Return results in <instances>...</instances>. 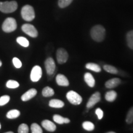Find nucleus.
I'll use <instances>...</instances> for the list:
<instances>
[{
  "instance_id": "1",
  "label": "nucleus",
  "mask_w": 133,
  "mask_h": 133,
  "mask_svg": "<svg viewBox=\"0 0 133 133\" xmlns=\"http://www.w3.org/2000/svg\"><path fill=\"white\" fill-rule=\"evenodd\" d=\"M91 36L94 41L97 42H101L105 38V29L101 25L93 26L91 30Z\"/></svg>"
},
{
  "instance_id": "2",
  "label": "nucleus",
  "mask_w": 133,
  "mask_h": 133,
  "mask_svg": "<svg viewBox=\"0 0 133 133\" xmlns=\"http://www.w3.org/2000/svg\"><path fill=\"white\" fill-rule=\"evenodd\" d=\"M18 5L16 1H5L0 2V11L4 13H11L17 9Z\"/></svg>"
},
{
  "instance_id": "3",
  "label": "nucleus",
  "mask_w": 133,
  "mask_h": 133,
  "mask_svg": "<svg viewBox=\"0 0 133 133\" xmlns=\"http://www.w3.org/2000/svg\"><path fill=\"white\" fill-rule=\"evenodd\" d=\"M21 16L25 21L30 22L33 21L35 17V11L32 6L25 5L21 10Z\"/></svg>"
},
{
  "instance_id": "4",
  "label": "nucleus",
  "mask_w": 133,
  "mask_h": 133,
  "mask_svg": "<svg viewBox=\"0 0 133 133\" xmlns=\"http://www.w3.org/2000/svg\"><path fill=\"white\" fill-rule=\"evenodd\" d=\"M16 21L12 17H8L3 22L2 29L4 32L10 33L15 31L17 29Z\"/></svg>"
},
{
  "instance_id": "5",
  "label": "nucleus",
  "mask_w": 133,
  "mask_h": 133,
  "mask_svg": "<svg viewBox=\"0 0 133 133\" xmlns=\"http://www.w3.org/2000/svg\"><path fill=\"white\" fill-rule=\"evenodd\" d=\"M66 97L68 101H69V102H70L73 105H79L82 102L83 99L81 96L74 91H69L66 93Z\"/></svg>"
},
{
  "instance_id": "6",
  "label": "nucleus",
  "mask_w": 133,
  "mask_h": 133,
  "mask_svg": "<svg viewBox=\"0 0 133 133\" xmlns=\"http://www.w3.org/2000/svg\"><path fill=\"white\" fill-rule=\"evenodd\" d=\"M22 30L25 33L32 38H36L38 36V33L37 30L33 25L29 24H24L22 26Z\"/></svg>"
},
{
  "instance_id": "7",
  "label": "nucleus",
  "mask_w": 133,
  "mask_h": 133,
  "mask_svg": "<svg viewBox=\"0 0 133 133\" xmlns=\"http://www.w3.org/2000/svg\"><path fill=\"white\" fill-rule=\"evenodd\" d=\"M42 76V69L39 65H35L33 67L30 74V79L33 82H37Z\"/></svg>"
},
{
  "instance_id": "8",
  "label": "nucleus",
  "mask_w": 133,
  "mask_h": 133,
  "mask_svg": "<svg viewBox=\"0 0 133 133\" xmlns=\"http://www.w3.org/2000/svg\"><path fill=\"white\" fill-rule=\"evenodd\" d=\"M56 57L59 64H62L65 63L69 59V54L65 49L63 48H59L57 49L56 53Z\"/></svg>"
},
{
  "instance_id": "9",
  "label": "nucleus",
  "mask_w": 133,
  "mask_h": 133,
  "mask_svg": "<svg viewBox=\"0 0 133 133\" xmlns=\"http://www.w3.org/2000/svg\"><path fill=\"white\" fill-rule=\"evenodd\" d=\"M44 65H45L46 70L48 75H52L54 74L55 70H56V64L52 57H49L46 60Z\"/></svg>"
},
{
  "instance_id": "10",
  "label": "nucleus",
  "mask_w": 133,
  "mask_h": 133,
  "mask_svg": "<svg viewBox=\"0 0 133 133\" xmlns=\"http://www.w3.org/2000/svg\"><path fill=\"white\" fill-rule=\"evenodd\" d=\"M101 101V94L99 92H96L93 94L92 96L88 100V102L86 104L88 109H91L95 105Z\"/></svg>"
},
{
  "instance_id": "11",
  "label": "nucleus",
  "mask_w": 133,
  "mask_h": 133,
  "mask_svg": "<svg viewBox=\"0 0 133 133\" xmlns=\"http://www.w3.org/2000/svg\"><path fill=\"white\" fill-rule=\"evenodd\" d=\"M37 94V91L36 89H34V88H31V89H29V91H26L25 92L21 97V100L24 102H26V101H29L31 99H32Z\"/></svg>"
},
{
  "instance_id": "12",
  "label": "nucleus",
  "mask_w": 133,
  "mask_h": 133,
  "mask_svg": "<svg viewBox=\"0 0 133 133\" xmlns=\"http://www.w3.org/2000/svg\"><path fill=\"white\" fill-rule=\"evenodd\" d=\"M41 125L46 130L49 132H54L56 129V126L54 123L48 119H44L41 122Z\"/></svg>"
},
{
  "instance_id": "13",
  "label": "nucleus",
  "mask_w": 133,
  "mask_h": 133,
  "mask_svg": "<svg viewBox=\"0 0 133 133\" xmlns=\"http://www.w3.org/2000/svg\"><path fill=\"white\" fill-rule=\"evenodd\" d=\"M56 83L59 86H68L69 85V81L66 77L62 74H58L56 76Z\"/></svg>"
},
{
  "instance_id": "14",
  "label": "nucleus",
  "mask_w": 133,
  "mask_h": 133,
  "mask_svg": "<svg viewBox=\"0 0 133 133\" xmlns=\"http://www.w3.org/2000/svg\"><path fill=\"white\" fill-rule=\"evenodd\" d=\"M120 83V79L118 78H112L108 80L105 83V86L106 88H109V89H113V88L117 87Z\"/></svg>"
},
{
  "instance_id": "15",
  "label": "nucleus",
  "mask_w": 133,
  "mask_h": 133,
  "mask_svg": "<svg viewBox=\"0 0 133 133\" xmlns=\"http://www.w3.org/2000/svg\"><path fill=\"white\" fill-rule=\"evenodd\" d=\"M84 79L85 82L86 83V84H87L89 87L92 88L95 86V79H94L93 76L90 74V73H86V74H84Z\"/></svg>"
},
{
  "instance_id": "16",
  "label": "nucleus",
  "mask_w": 133,
  "mask_h": 133,
  "mask_svg": "<svg viewBox=\"0 0 133 133\" xmlns=\"http://www.w3.org/2000/svg\"><path fill=\"white\" fill-rule=\"evenodd\" d=\"M53 119L57 124H62L64 123H69L70 120L67 118H64L63 116L59 115H54L53 116Z\"/></svg>"
},
{
  "instance_id": "17",
  "label": "nucleus",
  "mask_w": 133,
  "mask_h": 133,
  "mask_svg": "<svg viewBox=\"0 0 133 133\" xmlns=\"http://www.w3.org/2000/svg\"><path fill=\"white\" fill-rule=\"evenodd\" d=\"M64 102L59 99H52L49 102V107L52 108H57V109L62 108L64 106Z\"/></svg>"
},
{
  "instance_id": "18",
  "label": "nucleus",
  "mask_w": 133,
  "mask_h": 133,
  "mask_svg": "<svg viewBox=\"0 0 133 133\" xmlns=\"http://www.w3.org/2000/svg\"><path fill=\"white\" fill-rule=\"evenodd\" d=\"M116 96H117V93L115 91H110L105 94V98L106 101L108 102H114L115 100L116 99Z\"/></svg>"
},
{
  "instance_id": "19",
  "label": "nucleus",
  "mask_w": 133,
  "mask_h": 133,
  "mask_svg": "<svg viewBox=\"0 0 133 133\" xmlns=\"http://www.w3.org/2000/svg\"><path fill=\"white\" fill-rule=\"evenodd\" d=\"M21 115V112L18 110H11L6 114V117L9 119H15L18 118Z\"/></svg>"
},
{
  "instance_id": "20",
  "label": "nucleus",
  "mask_w": 133,
  "mask_h": 133,
  "mask_svg": "<svg viewBox=\"0 0 133 133\" xmlns=\"http://www.w3.org/2000/svg\"><path fill=\"white\" fill-rule=\"evenodd\" d=\"M54 94V91L52 88H51L49 86H46L43 89L42 91V95L44 97H51Z\"/></svg>"
},
{
  "instance_id": "21",
  "label": "nucleus",
  "mask_w": 133,
  "mask_h": 133,
  "mask_svg": "<svg viewBox=\"0 0 133 133\" xmlns=\"http://www.w3.org/2000/svg\"><path fill=\"white\" fill-rule=\"evenodd\" d=\"M86 68L90 70L95 71V72H100V71H101V66L99 65L94 64V63H88L86 65Z\"/></svg>"
},
{
  "instance_id": "22",
  "label": "nucleus",
  "mask_w": 133,
  "mask_h": 133,
  "mask_svg": "<svg viewBox=\"0 0 133 133\" xmlns=\"http://www.w3.org/2000/svg\"><path fill=\"white\" fill-rule=\"evenodd\" d=\"M126 41L128 47L133 50V30L128 32L126 35Z\"/></svg>"
},
{
  "instance_id": "23",
  "label": "nucleus",
  "mask_w": 133,
  "mask_h": 133,
  "mask_svg": "<svg viewBox=\"0 0 133 133\" xmlns=\"http://www.w3.org/2000/svg\"><path fill=\"white\" fill-rule=\"evenodd\" d=\"M17 42L20 45L23 46V47L26 48L29 46V41L26 38L23 37V36H19L16 39Z\"/></svg>"
},
{
  "instance_id": "24",
  "label": "nucleus",
  "mask_w": 133,
  "mask_h": 133,
  "mask_svg": "<svg viewBox=\"0 0 133 133\" xmlns=\"http://www.w3.org/2000/svg\"><path fill=\"white\" fill-rule=\"evenodd\" d=\"M104 69L108 73L112 74H117L118 73V71L116 69V68L112 65H105L104 66Z\"/></svg>"
},
{
  "instance_id": "25",
  "label": "nucleus",
  "mask_w": 133,
  "mask_h": 133,
  "mask_svg": "<svg viewBox=\"0 0 133 133\" xmlns=\"http://www.w3.org/2000/svg\"><path fill=\"white\" fill-rule=\"evenodd\" d=\"M83 128L85 130L88 131H91L94 129V124L90 121H84L83 123Z\"/></svg>"
},
{
  "instance_id": "26",
  "label": "nucleus",
  "mask_w": 133,
  "mask_h": 133,
  "mask_svg": "<svg viewBox=\"0 0 133 133\" xmlns=\"http://www.w3.org/2000/svg\"><path fill=\"white\" fill-rule=\"evenodd\" d=\"M6 87L8 88H11V89H15V88H17L19 86V83L17 81L12 80L10 79L8 80L6 83Z\"/></svg>"
},
{
  "instance_id": "27",
  "label": "nucleus",
  "mask_w": 133,
  "mask_h": 133,
  "mask_svg": "<svg viewBox=\"0 0 133 133\" xmlns=\"http://www.w3.org/2000/svg\"><path fill=\"white\" fill-rule=\"evenodd\" d=\"M126 122L128 124H131L133 123V107H131L128 112L126 118Z\"/></svg>"
},
{
  "instance_id": "28",
  "label": "nucleus",
  "mask_w": 133,
  "mask_h": 133,
  "mask_svg": "<svg viewBox=\"0 0 133 133\" xmlns=\"http://www.w3.org/2000/svg\"><path fill=\"white\" fill-rule=\"evenodd\" d=\"M31 131L32 133H42L43 130L37 123H33L31 125Z\"/></svg>"
},
{
  "instance_id": "29",
  "label": "nucleus",
  "mask_w": 133,
  "mask_h": 133,
  "mask_svg": "<svg viewBox=\"0 0 133 133\" xmlns=\"http://www.w3.org/2000/svg\"><path fill=\"white\" fill-rule=\"evenodd\" d=\"M29 132V126L26 124H21L18 128V132L19 133H28Z\"/></svg>"
},
{
  "instance_id": "30",
  "label": "nucleus",
  "mask_w": 133,
  "mask_h": 133,
  "mask_svg": "<svg viewBox=\"0 0 133 133\" xmlns=\"http://www.w3.org/2000/svg\"><path fill=\"white\" fill-rule=\"evenodd\" d=\"M73 0H59V6L60 8H64L67 7L72 2Z\"/></svg>"
},
{
  "instance_id": "31",
  "label": "nucleus",
  "mask_w": 133,
  "mask_h": 133,
  "mask_svg": "<svg viewBox=\"0 0 133 133\" xmlns=\"http://www.w3.org/2000/svg\"><path fill=\"white\" fill-rule=\"evenodd\" d=\"M10 101V96L4 95L0 97V106H3L8 104Z\"/></svg>"
},
{
  "instance_id": "32",
  "label": "nucleus",
  "mask_w": 133,
  "mask_h": 133,
  "mask_svg": "<svg viewBox=\"0 0 133 133\" xmlns=\"http://www.w3.org/2000/svg\"><path fill=\"white\" fill-rule=\"evenodd\" d=\"M12 62L15 67L17 68V69H20L21 68L22 65V64L21 61H20V59H18L17 57H14L12 59Z\"/></svg>"
},
{
  "instance_id": "33",
  "label": "nucleus",
  "mask_w": 133,
  "mask_h": 133,
  "mask_svg": "<svg viewBox=\"0 0 133 133\" xmlns=\"http://www.w3.org/2000/svg\"><path fill=\"white\" fill-rule=\"evenodd\" d=\"M96 114L97 115V118L99 119H101L104 116V112H103L102 110L100 108H97L96 110Z\"/></svg>"
},
{
  "instance_id": "34",
  "label": "nucleus",
  "mask_w": 133,
  "mask_h": 133,
  "mask_svg": "<svg viewBox=\"0 0 133 133\" xmlns=\"http://www.w3.org/2000/svg\"><path fill=\"white\" fill-rule=\"evenodd\" d=\"M2 65V62H1V61H0V66Z\"/></svg>"
},
{
  "instance_id": "35",
  "label": "nucleus",
  "mask_w": 133,
  "mask_h": 133,
  "mask_svg": "<svg viewBox=\"0 0 133 133\" xmlns=\"http://www.w3.org/2000/svg\"><path fill=\"white\" fill-rule=\"evenodd\" d=\"M6 133H13L12 131H9V132H6Z\"/></svg>"
},
{
  "instance_id": "36",
  "label": "nucleus",
  "mask_w": 133,
  "mask_h": 133,
  "mask_svg": "<svg viewBox=\"0 0 133 133\" xmlns=\"http://www.w3.org/2000/svg\"><path fill=\"white\" fill-rule=\"evenodd\" d=\"M108 133H115V132H114V131H113V132H112V131H110V132H108Z\"/></svg>"
},
{
  "instance_id": "37",
  "label": "nucleus",
  "mask_w": 133,
  "mask_h": 133,
  "mask_svg": "<svg viewBox=\"0 0 133 133\" xmlns=\"http://www.w3.org/2000/svg\"><path fill=\"white\" fill-rule=\"evenodd\" d=\"M1 128V123H0V129Z\"/></svg>"
}]
</instances>
